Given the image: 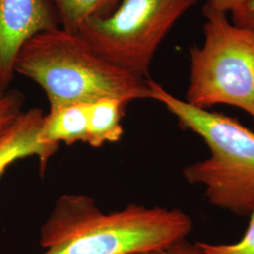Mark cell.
<instances>
[{"label": "cell", "mask_w": 254, "mask_h": 254, "mask_svg": "<svg viewBox=\"0 0 254 254\" xmlns=\"http://www.w3.org/2000/svg\"><path fill=\"white\" fill-rule=\"evenodd\" d=\"M152 99L163 104L184 130L197 134L208 158L189 165L183 175L204 187L209 203L246 217L254 210V133L236 119L192 106L149 79Z\"/></svg>", "instance_id": "3"}, {"label": "cell", "mask_w": 254, "mask_h": 254, "mask_svg": "<svg viewBox=\"0 0 254 254\" xmlns=\"http://www.w3.org/2000/svg\"><path fill=\"white\" fill-rule=\"evenodd\" d=\"M199 0H123L106 17L86 20L77 33L95 53L150 79L151 64L176 22Z\"/></svg>", "instance_id": "5"}, {"label": "cell", "mask_w": 254, "mask_h": 254, "mask_svg": "<svg viewBox=\"0 0 254 254\" xmlns=\"http://www.w3.org/2000/svg\"><path fill=\"white\" fill-rule=\"evenodd\" d=\"M241 0H208L207 3L216 9L230 12Z\"/></svg>", "instance_id": "15"}, {"label": "cell", "mask_w": 254, "mask_h": 254, "mask_svg": "<svg viewBox=\"0 0 254 254\" xmlns=\"http://www.w3.org/2000/svg\"><path fill=\"white\" fill-rule=\"evenodd\" d=\"M44 116V111L39 108L22 111L0 136V176L11 164L29 156H36L40 173H45L49 159L60 145L46 144L40 140Z\"/></svg>", "instance_id": "7"}, {"label": "cell", "mask_w": 254, "mask_h": 254, "mask_svg": "<svg viewBox=\"0 0 254 254\" xmlns=\"http://www.w3.org/2000/svg\"><path fill=\"white\" fill-rule=\"evenodd\" d=\"M62 27L77 32L88 19L106 17L123 0H51Z\"/></svg>", "instance_id": "10"}, {"label": "cell", "mask_w": 254, "mask_h": 254, "mask_svg": "<svg viewBox=\"0 0 254 254\" xmlns=\"http://www.w3.org/2000/svg\"><path fill=\"white\" fill-rule=\"evenodd\" d=\"M127 104L116 98H103L89 104V145L99 148L106 142H117L121 139L124 133L122 118Z\"/></svg>", "instance_id": "9"}, {"label": "cell", "mask_w": 254, "mask_h": 254, "mask_svg": "<svg viewBox=\"0 0 254 254\" xmlns=\"http://www.w3.org/2000/svg\"><path fill=\"white\" fill-rule=\"evenodd\" d=\"M25 96L16 90L8 91L0 98V136L23 111Z\"/></svg>", "instance_id": "12"}, {"label": "cell", "mask_w": 254, "mask_h": 254, "mask_svg": "<svg viewBox=\"0 0 254 254\" xmlns=\"http://www.w3.org/2000/svg\"><path fill=\"white\" fill-rule=\"evenodd\" d=\"M89 104H72L49 109L45 114L39 137L43 143L73 145L88 141Z\"/></svg>", "instance_id": "8"}, {"label": "cell", "mask_w": 254, "mask_h": 254, "mask_svg": "<svg viewBox=\"0 0 254 254\" xmlns=\"http://www.w3.org/2000/svg\"><path fill=\"white\" fill-rule=\"evenodd\" d=\"M14 72L43 89L49 109L103 98L152 99L149 79L110 64L77 32L61 27L28 39L16 56Z\"/></svg>", "instance_id": "2"}, {"label": "cell", "mask_w": 254, "mask_h": 254, "mask_svg": "<svg viewBox=\"0 0 254 254\" xmlns=\"http://www.w3.org/2000/svg\"><path fill=\"white\" fill-rule=\"evenodd\" d=\"M202 13L204 42L190 50L186 101L200 109L221 104L236 107L254 121V35L207 3Z\"/></svg>", "instance_id": "4"}, {"label": "cell", "mask_w": 254, "mask_h": 254, "mask_svg": "<svg viewBox=\"0 0 254 254\" xmlns=\"http://www.w3.org/2000/svg\"><path fill=\"white\" fill-rule=\"evenodd\" d=\"M134 254H204L198 243H191L186 239L176 241L171 245L154 251Z\"/></svg>", "instance_id": "14"}, {"label": "cell", "mask_w": 254, "mask_h": 254, "mask_svg": "<svg viewBox=\"0 0 254 254\" xmlns=\"http://www.w3.org/2000/svg\"><path fill=\"white\" fill-rule=\"evenodd\" d=\"M230 13L234 25L249 30L254 35V0H241Z\"/></svg>", "instance_id": "13"}, {"label": "cell", "mask_w": 254, "mask_h": 254, "mask_svg": "<svg viewBox=\"0 0 254 254\" xmlns=\"http://www.w3.org/2000/svg\"><path fill=\"white\" fill-rule=\"evenodd\" d=\"M6 92H7V91H3V90H2V88L0 87V98H1V97H2Z\"/></svg>", "instance_id": "16"}, {"label": "cell", "mask_w": 254, "mask_h": 254, "mask_svg": "<svg viewBox=\"0 0 254 254\" xmlns=\"http://www.w3.org/2000/svg\"><path fill=\"white\" fill-rule=\"evenodd\" d=\"M193 229L181 209L128 204L105 213L94 199L64 194L41 227L39 254H134L186 239Z\"/></svg>", "instance_id": "1"}, {"label": "cell", "mask_w": 254, "mask_h": 254, "mask_svg": "<svg viewBox=\"0 0 254 254\" xmlns=\"http://www.w3.org/2000/svg\"><path fill=\"white\" fill-rule=\"evenodd\" d=\"M61 26L51 0H0V87L8 91L19 50L28 39Z\"/></svg>", "instance_id": "6"}, {"label": "cell", "mask_w": 254, "mask_h": 254, "mask_svg": "<svg viewBox=\"0 0 254 254\" xmlns=\"http://www.w3.org/2000/svg\"><path fill=\"white\" fill-rule=\"evenodd\" d=\"M204 254H254V210L242 238L236 243L213 244L197 242Z\"/></svg>", "instance_id": "11"}]
</instances>
